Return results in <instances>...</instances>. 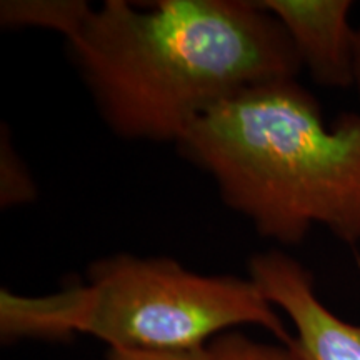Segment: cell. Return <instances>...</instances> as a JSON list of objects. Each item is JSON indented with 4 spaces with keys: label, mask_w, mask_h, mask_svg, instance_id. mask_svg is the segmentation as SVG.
Returning a JSON list of instances; mask_svg holds the SVG:
<instances>
[{
    "label": "cell",
    "mask_w": 360,
    "mask_h": 360,
    "mask_svg": "<svg viewBox=\"0 0 360 360\" xmlns=\"http://www.w3.org/2000/svg\"><path fill=\"white\" fill-rule=\"evenodd\" d=\"M65 42L103 122L127 141L177 146L225 98L302 70L282 25L250 0H107Z\"/></svg>",
    "instance_id": "cell-1"
},
{
    "label": "cell",
    "mask_w": 360,
    "mask_h": 360,
    "mask_svg": "<svg viewBox=\"0 0 360 360\" xmlns=\"http://www.w3.org/2000/svg\"><path fill=\"white\" fill-rule=\"evenodd\" d=\"M177 147L262 238L300 244L322 225L345 244L360 242V114L344 112L327 127L295 79L225 98Z\"/></svg>",
    "instance_id": "cell-2"
},
{
    "label": "cell",
    "mask_w": 360,
    "mask_h": 360,
    "mask_svg": "<svg viewBox=\"0 0 360 360\" xmlns=\"http://www.w3.org/2000/svg\"><path fill=\"white\" fill-rule=\"evenodd\" d=\"M259 326L294 340L278 310L252 278L207 276L169 257L115 254L90 264L87 281L56 294L0 292V337L70 340L96 337L109 349H202L225 332Z\"/></svg>",
    "instance_id": "cell-3"
},
{
    "label": "cell",
    "mask_w": 360,
    "mask_h": 360,
    "mask_svg": "<svg viewBox=\"0 0 360 360\" xmlns=\"http://www.w3.org/2000/svg\"><path fill=\"white\" fill-rule=\"evenodd\" d=\"M249 277L287 315L305 360H360V326L322 304L312 274L299 260L283 250L262 252L249 260Z\"/></svg>",
    "instance_id": "cell-4"
},
{
    "label": "cell",
    "mask_w": 360,
    "mask_h": 360,
    "mask_svg": "<svg viewBox=\"0 0 360 360\" xmlns=\"http://www.w3.org/2000/svg\"><path fill=\"white\" fill-rule=\"evenodd\" d=\"M289 35L302 69L330 89L352 87L355 29L350 0H259Z\"/></svg>",
    "instance_id": "cell-5"
},
{
    "label": "cell",
    "mask_w": 360,
    "mask_h": 360,
    "mask_svg": "<svg viewBox=\"0 0 360 360\" xmlns=\"http://www.w3.org/2000/svg\"><path fill=\"white\" fill-rule=\"evenodd\" d=\"M92 6L85 0H4L0 24L6 29H47L70 39L87 20Z\"/></svg>",
    "instance_id": "cell-6"
},
{
    "label": "cell",
    "mask_w": 360,
    "mask_h": 360,
    "mask_svg": "<svg viewBox=\"0 0 360 360\" xmlns=\"http://www.w3.org/2000/svg\"><path fill=\"white\" fill-rule=\"evenodd\" d=\"M209 360H305L297 347L290 344H267L245 335L242 330H231L215 337L207 345Z\"/></svg>",
    "instance_id": "cell-7"
},
{
    "label": "cell",
    "mask_w": 360,
    "mask_h": 360,
    "mask_svg": "<svg viewBox=\"0 0 360 360\" xmlns=\"http://www.w3.org/2000/svg\"><path fill=\"white\" fill-rule=\"evenodd\" d=\"M35 180L13 147L8 129L4 125L0 137V207H13L32 204L37 199Z\"/></svg>",
    "instance_id": "cell-8"
},
{
    "label": "cell",
    "mask_w": 360,
    "mask_h": 360,
    "mask_svg": "<svg viewBox=\"0 0 360 360\" xmlns=\"http://www.w3.org/2000/svg\"><path fill=\"white\" fill-rule=\"evenodd\" d=\"M107 360H209V355H207V347L192 350H169V352L109 349Z\"/></svg>",
    "instance_id": "cell-9"
},
{
    "label": "cell",
    "mask_w": 360,
    "mask_h": 360,
    "mask_svg": "<svg viewBox=\"0 0 360 360\" xmlns=\"http://www.w3.org/2000/svg\"><path fill=\"white\" fill-rule=\"evenodd\" d=\"M352 87L355 89L360 102V24L355 27V40H354V82Z\"/></svg>",
    "instance_id": "cell-10"
}]
</instances>
